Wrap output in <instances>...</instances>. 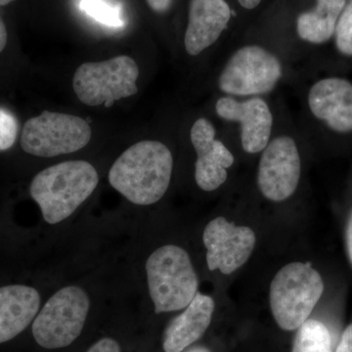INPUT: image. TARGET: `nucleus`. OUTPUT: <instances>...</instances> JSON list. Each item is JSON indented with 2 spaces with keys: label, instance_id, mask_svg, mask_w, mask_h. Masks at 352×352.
<instances>
[{
  "label": "nucleus",
  "instance_id": "f257e3e1",
  "mask_svg": "<svg viewBox=\"0 0 352 352\" xmlns=\"http://www.w3.org/2000/svg\"><path fill=\"white\" fill-rule=\"evenodd\" d=\"M289 78L288 59L259 43H245L219 58L214 87L219 95L270 97Z\"/></svg>",
  "mask_w": 352,
  "mask_h": 352
},
{
  "label": "nucleus",
  "instance_id": "f03ea898",
  "mask_svg": "<svg viewBox=\"0 0 352 352\" xmlns=\"http://www.w3.org/2000/svg\"><path fill=\"white\" fill-rule=\"evenodd\" d=\"M173 173L170 148L159 140H142L132 145L113 164L109 182L127 201L151 206L166 195Z\"/></svg>",
  "mask_w": 352,
  "mask_h": 352
},
{
  "label": "nucleus",
  "instance_id": "7ed1b4c3",
  "mask_svg": "<svg viewBox=\"0 0 352 352\" xmlns=\"http://www.w3.org/2000/svg\"><path fill=\"white\" fill-rule=\"evenodd\" d=\"M256 182L259 194L271 203H284L295 195L302 175L300 127L277 103L274 134L258 155Z\"/></svg>",
  "mask_w": 352,
  "mask_h": 352
},
{
  "label": "nucleus",
  "instance_id": "20e7f679",
  "mask_svg": "<svg viewBox=\"0 0 352 352\" xmlns=\"http://www.w3.org/2000/svg\"><path fill=\"white\" fill-rule=\"evenodd\" d=\"M99 183L96 168L85 161L54 164L34 176L30 194L50 226L71 217L91 196Z\"/></svg>",
  "mask_w": 352,
  "mask_h": 352
},
{
  "label": "nucleus",
  "instance_id": "39448f33",
  "mask_svg": "<svg viewBox=\"0 0 352 352\" xmlns=\"http://www.w3.org/2000/svg\"><path fill=\"white\" fill-rule=\"evenodd\" d=\"M148 289L156 314L184 309L199 292V279L188 252L179 245L157 248L145 264Z\"/></svg>",
  "mask_w": 352,
  "mask_h": 352
},
{
  "label": "nucleus",
  "instance_id": "423d86ee",
  "mask_svg": "<svg viewBox=\"0 0 352 352\" xmlns=\"http://www.w3.org/2000/svg\"><path fill=\"white\" fill-rule=\"evenodd\" d=\"M323 279L311 263L294 261L272 278L270 288L271 314L282 330L295 331L302 325L323 296Z\"/></svg>",
  "mask_w": 352,
  "mask_h": 352
},
{
  "label": "nucleus",
  "instance_id": "0eeeda50",
  "mask_svg": "<svg viewBox=\"0 0 352 352\" xmlns=\"http://www.w3.org/2000/svg\"><path fill=\"white\" fill-rule=\"evenodd\" d=\"M212 117L226 133H236L240 149L256 156L274 134L277 105L270 97L235 98L217 94L212 102Z\"/></svg>",
  "mask_w": 352,
  "mask_h": 352
},
{
  "label": "nucleus",
  "instance_id": "6e6552de",
  "mask_svg": "<svg viewBox=\"0 0 352 352\" xmlns=\"http://www.w3.org/2000/svg\"><path fill=\"white\" fill-rule=\"evenodd\" d=\"M90 309L87 292L78 286L60 289L32 322V336L46 349H64L82 333Z\"/></svg>",
  "mask_w": 352,
  "mask_h": 352
},
{
  "label": "nucleus",
  "instance_id": "1a4fd4ad",
  "mask_svg": "<svg viewBox=\"0 0 352 352\" xmlns=\"http://www.w3.org/2000/svg\"><path fill=\"white\" fill-rule=\"evenodd\" d=\"M138 65L132 58L120 55L103 62H87L76 69L73 78L75 94L90 107H111L116 101L138 92Z\"/></svg>",
  "mask_w": 352,
  "mask_h": 352
},
{
  "label": "nucleus",
  "instance_id": "9d476101",
  "mask_svg": "<svg viewBox=\"0 0 352 352\" xmlns=\"http://www.w3.org/2000/svg\"><path fill=\"white\" fill-rule=\"evenodd\" d=\"M91 135V127L82 118L44 111L25 122L21 147L32 156L57 157L80 151Z\"/></svg>",
  "mask_w": 352,
  "mask_h": 352
},
{
  "label": "nucleus",
  "instance_id": "9b49d317",
  "mask_svg": "<svg viewBox=\"0 0 352 352\" xmlns=\"http://www.w3.org/2000/svg\"><path fill=\"white\" fill-rule=\"evenodd\" d=\"M196 154L194 178L201 191L212 193L226 184L235 155L228 145L226 132L207 116L197 118L189 131Z\"/></svg>",
  "mask_w": 352,
  "mask_h": 352
},
{
  "label": "nucleus",
  "instance_id": "f8f14e48",
  "mask_svg": "<svg viewBox=\"0 0 352 352\" xmlns=\"http://www.w3.org/2000/svg\"><path fill=\"white\" fill-rule=\"evenodd\" d=\"M203 243L207 250L208 270L230 275L251 258L256 235L251 227L238 226L224 217H217L204 229Z\"/></svg>",
  "mask_w": 352,
  "mask_h": 352
},
{
  "label": "nucleus",
  "instance_id": "ddd939ff",
  "mask_svg": "<svg viewBox=\"0 0 352 352\" xmlns=\"http://www.w3.org/2000/svg\"><path fill=\"white\" fill-rule=\"evenodd\" d=\"M305 110L315 122L336 134L352 133V82L342 76H325L308 87Z\"/></svg>",
  "mask_w": 352,
  "mask_h": 352
},
{
  "label": "nucleus",
  "instance_id": "4468645a",
  "mask_svg": "<svg viewBox=\"0 0 352 352\" xmlns=\"http://www.w3.org/2000/svg\"><path fill=\"white\" fill-rule=\"evenodd\" d=\"M232 9L226 0H190L184 50L190 57H199L212 50L228 29Z\"/></svg>",
  "mask_w": 352,
  "mask_h": 352
},
{
  "label": "nucleus",
  "instance_id": "2eb2a0df",
  "mask_svg": "<svg viewBox=\"0 0 352 352\" xmlns=\"http://www.w3.org/2000/svg\"><path fill=\"white\" fill-rule=\"evenodd\" d=\"M214 308V298L198 292L193 300L164 331V352H183L201 339L212 323Z\"/></svg>",
  "mask_w": 352,
  "mask_h": 352
},
{
  "label": "nucleus",
  "instance_id": "dca6fc26",
  "mask_svg": "<svg viewBox=\"0 0 352 352\" xmlns=\"http://www.w3.org/2000/svg\"><path fill=\"white\" fill-rule=\"evenodd\" d=\"M41 307L38 289L25 285L0 288V344L20 335L34 322Z\"/></svg>",
  "mask_w": 352,
  "mask_h": 352
},
{
  "label": "nucleus",
  "instance_id": "f3484780",
  "mask_svg": "<svg viewBox=\"0 0 352 352\" xmlns=\"http://www.w3.org/2000/svg\"><path fill=\"white\" fill-rule=\"evenodd\" d=\"M346 0H316V6L298 16L296 31L305 43L321 45L333 38Z\"/></svg>",
  "mask_w": 352,
  "mask_h": 352
},
{
  "label": "nucleus",
  "instance_id": "a211bd4d",
  "mask_svg": "<svg viewBox=\"0 0 352 352\" xmlns=\"http://www.w3.org/2000/svg\"><path fill=\"white\" fill-rule=\"evenodd\" d=\"M292 352H333L327 326L317 319H307L296 331Z\"/></svg>",
  "mask_w": 352,
  "mask_h": 352
},
{
  "label": "nucleus",
  "instance_id": "6ab92c4d",
  "mask_svg": "<svg viewBox=\"0 0 352 352\" xmlns=\"http://www.w3.org/2000/svg\"><path fill=\"white\" fill-rule=\"evenodd\" d=\"M80 8L92 19L107 27L120 28L124 25L119 7L104 0H82Z\"/></svg>",
  "mask_w": 352,
  "mask_h": 352
},
{
  "label": "nucleus",
  "instance_id": "aec40b11",
  "mask_svg": "<svg viewBox=\"0 0 352 352\" xmlns=\"http://www.w3.org/2000/svg\"><path fill=\"white\" fill-rule=\"evenodd\" d=\"M335 45L344 57H352V0H347L336 25Z\"/></svg>",
  "mask_w": 352,
  "mask_h": 352
},
{
  "label": "nucleus",
  "instance_id": "412c9836",
  "mask_svg": "<svg viewBox=\"0 0 352 352\" xmlns=\"http://www.w3.org/2000/svg\"><path fill=\"white\" fill-rule=\"evenodd\" d=\"M18 134V122L13 113L0 108V151L10 149Z\"/></svg>",
  "mask_w": 352,
  "mask_h": 352
},
{
  "label": "nucleus",
  "instance_id": "4be33fe9",
  "mask_svg": "<svg viewBox=\"0 0 352 352\" xmlns=\"http://www.w3.org/2000/svg\"><path fill=\"white\" fill-rule=\"evenodd\" d=\"M87 352H122L119 342L111 338H103L90 346Z\"/></svg>",
  "mask_w": 352,
  "mask_h": 352
},
{
  "label": "nucleus",
  "instance_id": "5701e85b",
  "mask_svg": "<svg viewBox=\"0 0 352 352\" xmlns=\"http://www.w3.org/2000/svg\"><path fill=\"white\" fill-rule=\"evenodd\" d=\"M335 352H352V324L342 333Z\"/></svg>",
  "mask_w": 352,
  "mask_h": 352
},
{
  "label": "nucleus",
  "instance_id": "b1692460",
  "mask_svg": "<svg viewBox=\"0 0 352 352\" xmlns=\"http://www.w3.org/2000/svg\"><path fill=\"white\" fill-rule=\"evenodd\" d=\"M146 2L154 12L164 14L173 6V0H146Z\"/></svg>",
  "mask_w": 352,
  "mask_h": 352
},
{
  "label": "nucleus",
  "instance_id": "393cba45",
  "mask_svg": "<svg viewBox=\"0 0 352 352\" xmlns=\"http://www.w3.org/2000/svg\"><path fill=\"white\" fill-rule=\"evenodd\" d=\"M346 241L347 254H349V259L352 263V212L347 220L346 229Z\"/></svg>",
  "mask_w": 352,
  "mask_h": 352
},
{
  "label": "nucleus",
  "instance_id": "a878e982",
  "mask_svg": "<svg viewBox=\"0 0 352 352\" xmlns=\"http://www.w3.org/2000/svg\"><path fill=\"white\" fill-rule=\"evenodd\" d=\"M7 44V30L4 21L0 15V53L4 50Z\"/></svg>",
  "mask_w": 352,
  "mask_h": 352
},
{
  "label": "nucleus",
  "instance_id": "bb28decb",
  "mask_svg": "<svg viewBox=\"0 0 352 352\" xmlns=\"http://www.w3.org/2000/svg\"><path fill=\"white\" fill-rule=\"evenodd\" d=\"M238 2H239L240 6L245 10H254L261 6L263 0H238Z\"/></svg>",
  "mask_w": 352,
  "mask_h": 352
},
{
  "label": "nucleus",
  "instance_id": "cd10ccee",
  "mask_svg": "<svg viewBox=\"0 0 352 352\" xmlns=\"http://www.w3.org/2000/svg\"><path fill=\"white\" fill-rule=\"evenodd\" d=\"M183 352H212L208 347L205 346H194L191 347V349H187V351H184Z\"/></svg>",
  "mask_w": 352,
  "mask_h": 352
},
{
  "label": "nucleus",
  "instance_id": "c85d7f7f",
  "mask_svg": "<svg viewBox=\"0 0 352 352\" xmlns=\"http://www.w3.org/2000/svg\"><path fill=\"white\" fill-rule=\"evenodd\" d=\"M15 1V0H0V6H8L11 2Z\"/></svg>",
  "mask_w": 352,
  "mask_h": 352
}]
</instances>
